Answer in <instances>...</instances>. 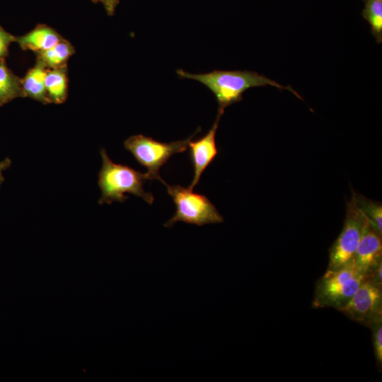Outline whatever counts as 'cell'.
Segmentation results:
<instances>
[{
  "instance_id": "cell-1",
  "label": "cell",
  "mask_w": 382,
  "mask_h": 382,
  "mask_svg": "<svg viewBox=\"0 0 382 382\" xmlns=\"http://www.w3.org/2000/svg\"><path fill=\"white\" fill-rule=\"evenodd\" d=\"M176 73L180 78L194 79L205 85L214 94L219 110L224 112L228 106L242 100L243 93L246 90L259 86H272L280 90L286 89L302 99L292 87L283 86L255 71L214 70L205 74H191L178 69Z\"/></svg>"
},
{
  "instance_id": "cell-2",
  "label": "cell",
  "mask_w": 382,
  "mask_h": 382,
  "mask_svg": "<svg viewBox=\"0 0 382 382\" xmlns=\"http://www.w3.org/2000/svg\"><path fill=\"white\" fill-rule=\"evenodd\" d=\"M100 155L103 163L98 173V186L101 191L99 204L123 202L128 198L127 193L153 204L152 193L143 188L145 182L150 180L146 173H142L129 166L114 163L104 149H101Z\"/></svg>"
},
{
  "instance_id": "cell-3",
  "label": "cell",
  "mask_w": 382,
  "mask_h": 382,
  "mask_svg": "<svg viewBox=\"0 0 382 382\" xmlns=\"http://www.w3.org/2000/svg\"><path fill=\"white\" fill-rule=\"evenodd\" d=\"M365 279L354 259L349 264L332 271H326L318 281L312 306L314 308L342 309Z\"/></svg>"
},
{
  "instance_id": "cell-4",
  "label": "cell",
  "mask_w": 382,
  "mask_h": 382,
  "mask_svg": "<svg viewBox=\"0 0 382 382\" xmlns=\"http://www.w3.org/2000/svg\"><path fill=\"white\" fill-rule=\"evenodd\" d=\"M165 185L176 206L174 215L164 224L165 227H171L178 221L199 226L224 221L223 216L206 196L178 185Z\"/></svg>"
},
{
  "instance_id": "cell-5",
  "label": "cell",
  "mask_w": 382,
  "mask_h": 382,
  "mask_svg": "<svg viewBox=\"0 0 382 382\" xmlns=\"http://www.w3.org/2000/svg\"><path fill=\"white\" fill-rule=\"evenodd\" d=\"M200 130L199 129L189 138L172 141L161 142L142 134L129 137L124 143L125 148L129 151L141 166L148 169L147 175L151 180H158L165 184L159 175V170L174 154L183 153L188 148V142Z\"/></svg>"
},
{
  "instance_id": "cell-6",
  "label": "cell",
  "mask_w": 382,
  "mask_h": 382,
  "mask_svg": "<svg viewBox=\"0 0 382 382\" xmlns=\"http://www.w3.org/2000/svg\"><path fill=\"white\" fill-rule=\"evenodd\" d=\"M343 228L329 250L330 257L326 271L337 270L354 259L361 236L364 216L354 197L347 202Z\"/></svg>"
},
{
  "instance_id": "cell-7",
  "label": "cell",
  "mask_w": 382,
  "mask_h": 382,
  "mask_svg": "<svg viewBox=\"0 0 382 382\" xmlns=\"http://www.w3.org/2000/svg\"><path fill=\"white\" fill-rule=\"evenodd\" d=\"M340 311L352 320L370 328L382 318V289L364 279L349 303Z\"/></svg>"
},
{
  "instance_id": "cell-8",
  "label": "cell",
  "mask_w": 382,
  "mask_h": 382,
  "mask_svg": "<svg viewBox=\"0 0 382 382\" xmlns=\"http://www.w3.org/2000/svg\"><path fill=\"white\" fill-rule=\"evenodd\" d=\"M381 238L382 235L364 216L362 233L354 262L364 277L382 263Z\"/></svg>"
},
{
  "instance_id": "cell-9",
  "label": "cell",
  "mask_w": 382,
  "mask_h": 382,
  "mask_svg": "<svg viewBox=\"0 0 382 382\" xmlns=\"http://www.w3.org/2000/svg\"><path fill=\"white\" fill-rule=\"evenodd\" d=\"M224 111L218 110V115L209 131L202 137L188 142L190 157L194 168L193 180L188 187L191 190L198 184L204 170L218 154L216 144V132Z\"/></svg>"
},
{
  "instance_id": "cell-10",
  "label": "cell",
  "mask_w": 382,
  "mask_h": 382,
  "mask_svg": "<svg viewBox=\"0 0 382 382\" xmlns=\"http://www.w3.org/2000/svg\"><path fill=\"white\" fill-rule=\"evenodd\" d=\"M64 37L54 29L45 24H38L26 34L16 37L15 42L23 50L38 53L51 48Z\"/></svg>"
},
{
  "instance_id": "cell-11",
  "label": "cell",
  "mask_w": 382,
  "mask_h": 382,
  "mask_svg": "<svg viewBox=\"0 0 382 382\" xmlns=\"http://www.w3.org/2000/svg\"><path fill=\"white\" fill-rule=\"evenodd\" d=\"M47 69L40 62L35 65L22 79V88L25 97L30 98L43 104L50 103L45 90V76Z\"/></svg>"
},
{
  "instance_id": "cell-12",
  "label": "cell",
  "mask_w": 382,
  "mask_h": 382,
  "mask_svg": "<svg viewBox=\"0 0 382 382\" xmlns=\"http://www.w3.org/2000/svg\"><path fill=\"white\" fill-rule=\"evenodd\" d=\"M45 83L50 103H63L68 95L67 67L47 69Z\"/></svg>"
},
{
  "instance_id": "cell-13",
  "label": "cell",
  "mask_w": 382,
  "mask_h": 382,
  "mask_svg": "<svg viewBox=\"0 0 382 382\" xmlns=\"http://www.w3.org/2000/svg\"><path fill=\"white\" fill-rule=\"evenodd\" d=\"M74 53L73 45L64 38L51 48L36 53V60L47 69L61 68L66 66L68 60Z\"/></svg>"
},
{
  "instance_id": "cell-14",
  "label": "cell",
  "mask_w": 382,
  "mask_h": 382,
  "mask_svg": "<svg viewBox=\"0 0 382 382\" xmlns=\"http://www.w3.org/2000/svg\"><path fill=\"white\" fill-rule=\"evenodd\" d=\"M20 97H25L22 79L13 73L4 59L0 60V107Z\"/></svg>"
},
{
  "instance_id": "cell-15",
  "label": "cell",
  "mask_w": 382,
  "mask_h": 382,
  "mask_svg": "<svg viewBox=\"0 0 382 382\" xmlns=\"http://www.w3.org/2000/svg\"><path fill=\"white\" fill-rule=\"evenodd\" d=\"M354 200L369 224L382 235V205L381 203L367 199L353 192Z\"/></svg>"
},
{
  "instance_id": "cell-16",
  "label": "cell",
  "mask_w": 382,
  "mask_h": 382,
  "mask_svg": "<svg viewBox=\"0 0 382 382\" xmlns=\"http://www.w3.org/2000/svg\"><path fill=\"white\" fill-rule=\"evenodd\" d=\"M363 17L371 26L373 36L378 43L382 42V0H364Z\"/></svg>"
},
{
  "instance_id": "cell-17",
  "label": "cell",
  "mask_w": 382,
  "mask_h": 382,
  "mask_svg": "<svg viewBox=\"0 0 382 382\" xmlns=\"http://www.w3.org/2000/svg\"><path fill=\"white\" fill-rule=\"evenodd\" d=\"M372 331L373 347L378 366L382 364V318L376 321L370 327Z\"/></svg>"
},
{
  "instance_id": "cell-18",
  "label": "cell",
  "mask_w": 382,
  "mask_h": 382,
  "mask_svg": "<svg viewBox=\"0 0 382 382\" xmlns=\"http://www.w3.org/2000/svg\"><path fill=\"white\" fill-rule=\"evenodd\" d=\"M15 40L16 37L0 25V60L4 59L7 57L9 46Z\"/></svg>"
},
{
  "instance_id": "cell-19",
  "label": "cell",
  "mask_w": 382,
  "mask_h": 382,
  "mask_svg": "<svg viewBox=\"0 0 382 382\" xmlns=\"http://www.w3.org/2000/svg\"><path fill=\"white\" fill-rule=\"evenodd\" d=\"M382 263L372 270L366 277L365 279L372 284L374 286L382 289Z\"/></svg>"
},
{
  "instance_id": "cell-20",
  "label": "cell",
  "mask_w": 382,
  "mask_h": 382,
  "mask_svg": "<svg viewBox=\"0 0 382 382\" xmlns=\"http://www.w3.org/2000/svg\"><path fill=\"white\" fill-rule=\"evenodd\" d=\"M94 3H101L108 15L112 16L115 13L120 0H92Z\"/></svg>"
},
{
  "instance_id": "cell-21",
  "label": "cell",
  "mask_w": 382,
  "mask_h": 382,
  "mask_svg": "<svg viewBox=\"0 0 382 382\" xmlns=\"http://www.w3.org/2000/svg\"><path fill=\"white\" fill-rule=\"evenodd\" d=\"M11 165V161L9 158H6L4 160L0 161V185L4 180V178L2 175L3 170L9 168Z\"/></svg>"
}]
</instances>
